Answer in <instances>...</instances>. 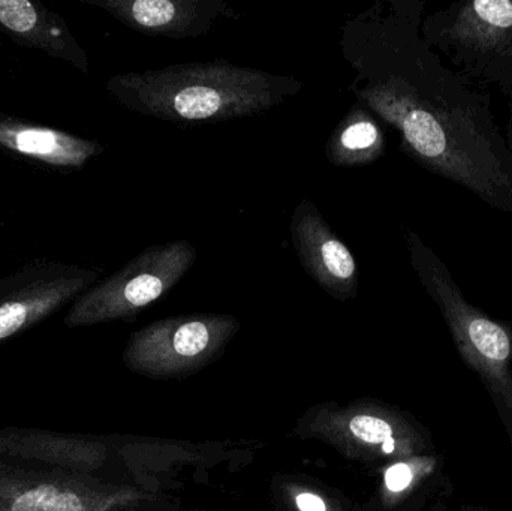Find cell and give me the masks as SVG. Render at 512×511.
<instances>
[{"label": "cell", "mask_w": 512, "mask_h": 511, "mask_svg": "<svg viewBox=\"0 0 512 511\" xmlns=\"http://www.w3.org/2000/svg\"><path fill=\"white\" fill-rule=\"evenodd\" d=\"M415 275L438 306L460 356L492 395L512 440V327L472 305L447 264L415 231H405Z\"/></svg>", "instance_id": "3957f363"}, {"label": "cell", "mask_w": 512, "mask_h": 511, "mask_svg": "<svg viewBox=\"0 0 512 511\" xmlns=\"http://www.w3.org/2000/svg\"><path fill=\"white\" fill-rule=\"evenodd\" d=\"M441 474V462L430 455L393 462L382 476V503L387 509H394Z\"/></svg>", "instance_id": "2e32d148"}, {"label": "cell", "mask_w": 512, "mask_h": 511, "mask_svg": "<svg viewBox=\"0 0 512 511\" xmlns=\"http://www.w3.org/2000/svg\"><path fill=\"white\" fill-rule=\"evenodd\" d=\"M0 29L17 44L65 60L84 74L89 72L87 54L72 35L66 21L42 3L0 0Z\"/></svg>", "instance_id": "5bb4252c"}, {"label": "cell", "mask_w": 512, "mask_h": 511, "mask_svg": "<svg viewBox=\"0 0 512 511\" xmlns=\"http://www.w3.org/2000/svg\"><path fill=\"white\" fill-rule=\"evenodd\" d=\"M387 138L376 117L355 102L331 132L325 156L334 167L357 168L375 164L385 155Z\"/></svg>", "instance_id": "9a60e30c"}, {"label": "cell", "mask_w": 512, "mask_h": 511, "mask_svg": "<svg viewBox=\"0 0 512 511\" xmlns=\"http://www.w3.org/2000/svg\"><path fill=\"white\" fill-rule=\"evenodd\" d=\"M463 511H484V510H463Z\"/></svg>", "instance_id": "ffe728a7"}, {"label": "cell", "mask_w": 512, "mask_h": 511, "mask_svg": "<svg viewBox=\"0 0 512 511\" xmlns=\"http://www.w3.org/2000/svg\"><path fill=\"white\" fill-rule=\"evenodd\" d=\"M420 35L469 81L501 87L512 68V0L451 3L424 15Z\"/></svg>", "instance_id": "277c9868"}, {"label": "cell", "mask_w": 512, "mask_h": 511, "mask_svg": "<svg viewBox=\"0 0 512 511\" xmlns=\"http://www.w3.org/2000/svg\"><path fill=\"white\" fill-rule=\"evenodd\" d=\"M0 147L60 170H81L90 159L104 152L99 141L87 140L71 132L26 122L0 111Z\"/></svg>", "instance_id": "4fadbf2b"}, {"label": "cell", "mask_w": 512, "mask_h": 511, "mask_svg": "<svg viewBox=\"0 0 512 511\" xmlns=\"http://www.w3.org/2000/svg\"><path fill=\"white\" fill-rule=\"evenodd\" d=\"M239 330L240 321L228 314L165 318L132 333L123 362L147 377L189 374L218 357Z\"/></svg>", "instance_id": "8992f818"}, {"label": "cell", "mask_w": 512, "mask_h": 511, "mask_svg": "<svg viewBox=\"0 0 512 511\" xmlns=\"http://www.w3.org/2000/svg\"><path fill=\"white\" fill-rule=\"evenodd\" d=\"M285 491L295 511H336L321 494L306 486L288 485Z\"/></svg>", "instance_id": "e0dca14e"}, {"label": "cell", "mask_w": 512, "mask_h": 511, "mask_svg": "<svg viewBox=\"0 0 512 511\" xmlns=\"http://www.w3.org/2000/svg\"><path fill=\"white\" fill-rule=\"evenodd\" d=\"M104 441L41 429H0V462L92 476L108 461Z\"/></svg>", "instance_id": "7c38bea8"}, {"label": "cell", "mask_w": 512, "mask_h": 511, "mask_svg": "<svg viewBox=\"0 0 512 511\" xmlns=\"http://www.w3.org/2000/svg\"><path fill=\"white\" fill-rule=\"evenodd\" d=\"M146 500L92 476L0 462V511H116Z\"/></svg>", "instance_id": "9c48e42d"}, {"label": "cell", "mask_w": 512, "mask_h": 511, "mask_svg": "<svg viewBox=\"0 0 512 511\" xmlns=\"http://www.w3.org/2000/svg\"><path fill=\"white\" fill-rule=\"evenodd\" d=\"M301 428L354 461L393 464L426 455L429 447L406 417L375 404L319 408Z\"/></svg>", "instance_id": "52a82bcc"}, {"label": "cell", "mask_w": 512, "mask_h": 511, "mask_svg": "<svg viewBox=\"0 0 512 511\" xmlns=\"http://www.w3.org/2000/svg\"><path fill=\"white\" fill-rule=\"evenodd\" d=\"M499 89H501V92L504 93L508 99H512V68L510 74H508L507 80L504 81V84H502Z\"/></svg>", "instance_id": "d6986e66"}, {"label": "cell", "mask_w": 512, "mask_h": 511, "mask_svg": "<svg viewBox=\"0 0 512 511\" xmlns=\"http://www.w3.org/2000/svg\"><path fill=\"white\" fill-rule=\"evenodd\" d=\"M303 81L227 60L125 72L105 83L117 102L143 116L180 126L254 116L303 90Z\"/></svg>", "instance_id": "7a4b0ae2"}, {"label": "cell", "mask_w": 512, "mask_h": 511, "mask_svg": "<svg viewBox=\"0 0 512 511\" xmlns=\"http://www.w3.org/2000/svg\"><path fill=\"white\" fill-rule=\"evenodd\" d=\"M198 252L188 240L150 246L119 272L81 294L65 317V326H96L134 321L144 309L167 296L197 263Z\"/></svg>", "instance_id": "5b68a950"}, {"label": "cell", "mask_w": 512, "mask_h": 511, "mask_svg": "<svg viewBox=\"0 0 512 511\" xmlns=\"http://www.w3.org/2000/svg\"><path fill=\"white\" fill-rule=\"evenodd\" d=\"M291 240L301 266L328 296L340 302L357 299L354 255L312 201L301 200L295 207Z\"/></svg>", "instance_id": "30bf717a"}, {"label": "cell", "mask_w": 512, "mask_h": 511, "mask_svg": "<svg viewBox=\"0 0 512 511\" xmlns=\"http://www.w3.org/2000/svg\"><path fill=\"white\" fill-rule=\"evenodd\" d=\"M101 281L77 264L33 260L0 279V344L38 326Z\"/></svg>", "instance_id": "ba28073f"}, {"label": "cell", "mask_w": 512, "mask_h": 511, "mask_svg": "<svg viewBox=\"0 0 512 511\" xmlns=\"http://www.w3.org/2000/svg\"><path fill=\"white\" fill-rule=\"evenodd\" d=\"M129 29L150 36L186 39L209 35L219 18H239L224 0H81Z\"/></svg>", "instance_id": "8fae6325"}, {"label": "cell", "mask_w": 512, "mask_h": 511, "mask_svg": "<svg viewBox=\"0 0 512 511\" xmlns=\"http://www.w3.org/2000/svg\"><path fill=\"white\" fill-rule=\"evenodd\" d=\"M426 3L378 2L343 26L358 104L400 135V149L487 206L512 213V161L492 99L420 35Z\"/></svg>", "instance_id": "6da1fadb"}, {"label": "cell", "mask_w": 512, "mask_h": 511, "mask_svg": "<svg viewBox=\"0 0 512 511\" xmlns=\"http://www.w3.org/2000/svg\"><path fill=\"white\" fill-rule=\"evenodd\" d=\"M508 102H510V116H508L507 134L504 137L505 141H507L508 152H510L512 161V99H508Z\"/></svg>", "instance_id": "ac0fdd59"}]
</instances>
